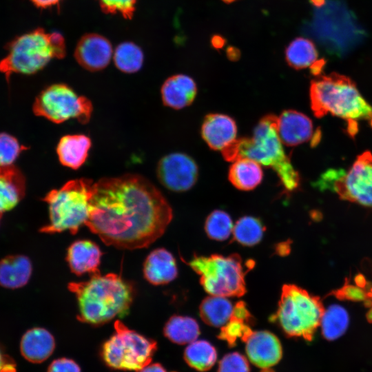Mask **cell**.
<instances>
[{
	"label": "cell",
	"instance_id": "obj_1",
	"mask_svg": "<svg viewBox=\"0 0 372 372\" xmlns=\"http://www.w3.org/2000/svg\"><path fill=\"white\" fill-rule=\"evenodd\" d=\"M172 216L167 200L152 183L127 174L94 183L85 225L106 245L132 250L147 247L159 238Z\"/></svg>",
	"mask_w": 372,
	"mask_h": 372
},
{
	"label": "cell",
	"instance_id": "obj_2",
	"mask_svg": "<svg viewBox=\"0 0 372 372\" xmlns=\"http://www.w3.org/2000/svg\"><path fill=\"white\" fill-rule=\"evenodd\" d=\"M68 287L77 300V319L94 326L127 315L134 295L132 284L114 273H97L87 281L70 282Z\"/></svg>",
	"mask_w": 372,
	"mask_h": 372
},
{
	"label": "cell",
	"instance_id": "obj_3",
	"mask_svg": "<svg viewBox=\"0 0 372 372\" xmlns=\"http://www.w3.org/2000/svg\"><path fill=\"white\" fill-rule=\"evenodd\" d=\"M277 122L278 117L273 114L263 116L251 138H236L221 152L226 161L234 162L248 158L273 169L285 190L293 192L300 185V175L284 150L277 131Z\"/></svg>",
	"mask_w": 372,
	"mask_h": 372
},
{
	"label": "cell",
	"instance_id": "obj_4",
	"mask_svg": "<svg viewBox=\"0 0 372 372\" xmlns=\"http://www.w3.org/2000/svg\"><path fill=\"white\" fill-rule=\"evenodd\" d=\"M311 108L317 118L328 113L344 119L353 137L358 121H366L372 127V105L360 93L351 78L336 72L320 74L311 81Z\"/></svg>",
	"mask_w": 372,
	"mask_h": 372
},
{
	"label": "cell",
	"instance_id": "obj_5",
	"mask_svg": "<svg viewBox=\"0 0 372 372\" xmlns=\"http://www.w3.org/2000/svg\"><path fill=\"white\" fill-rule=\"evenodd\" d=\"M94 190V183L81 178L49 192L42 200L48 205L50 221L39 231L52 234L69 231L76 234L89 218Z\"/></svg>",
	"mask_w": 372,
	"mask_h": 372
},
{
	"label": "cell",
	"instance_id": "obj_6",
	"mask_svg": "<svg viewBox=\"0 0 372 372\" xmlns=\"http://www.w3.org/2000/svg\"><path fill=\"white\" fill-rule=\"evenodd\" d=\"M66 54L63 37L38 28L14 40L8 55L0 62V72L9 83L13 73L32 74L43 69L52 59H63Z\"/></svg>",
	"mask_w": 372,
	"mask_h": 372
},
{
	"label": "cell",
	"instance_id": "obj_7",
	"mask_svg": "<svg viewBox=\"0 0 372 372\" xmlns=\"http://www.w3.org/2000/svg\"><path fill=\"white\" fill-rule=\"evenodd\" d=\"M200 276V282L211 296L240 297L246 293L245 275L254 265L252 261L244 264L236 254L225 256L195 255L188 262Z\"/></svg>",
	"mask_w": 372,
	"mask_h": 372
},
{
	"label": "cell",
	"instance_id": "obj_8",
	"mask_svg": "<svg viewBox=\"0 0 372 372\" xmlns=\"http://www.w3.org/2000/svg\"><path fill=\"white\" fill-rule=\"evenodd\" d=\"M324 307L318 298L295 285H285L276 312L272 316L289 336L311 340L320 326Z\"/></svg>",
	"mask_w": 372,
	"mask_h": 372
},
{
	"label": "cell",
	"instance_id": "obj_9",
	"mask_svg": "<svg viewBox=\"0 0 372 372\" xmlns=\"http://www.w3.org/2000/svg\"><path fill=\"white\" fill-rule=\"evenodd\" d=\"M114 329L101 351L110 367L138 371L151 363L157 348L156 341L129 329L120 320L114 322Z\"/></svg>",
	"mask_w": 372,
	"mask_h": 372
},
{
	"label": "cell",
	"instance_id": "obj_10",
	"mask_svg": "<svg viewBox=\"0 0 372 372\" xmlns=\"http://www.w3.org/2000/svg\"><path fill=\"white\" fill-rule=\"evenodd\" d=\"M318 185L329 189L340 198L372 207V153L360 154L347 169H331L324 172Z\"/></svg>",
	"mask_w": 372,
	"mask_h": 372
},
{
	"label": "cell",
	"instance_id": "obj_11",
	"mask_svg": "<svg viewBox=\"0 0 372 372\" xmlns=\"http://www.w3.org/2000/svg\"><path fill=\"white\" fill-rule=\"evenodd\" d=\"M32 110L35 115L61 123L71 118L85 124L93 110L91 101L79 95L72 87L56 83L43 90L36 97Z\"/></svg>",
	"mask_w": 372,
	"mask_h": 372
},
{
	"label": "cell",
	"instance_id": "obj_12",
	"mask_svg": "<svg viewBox=\"0 0 372 372\" xmlns=\"http://www.w3.org/2000/svg\"><path fill=\"white\" fill-rule=\"evenodd\" d=\"M159 182L167 189L183 192L191 189L198 177L194 160L186 154L176 152L163 156L156 169Z\"/></svg>",
	"mask_w": 372,
	"mask_h": 372
},
{
	"label": "cell",
	"instance_id": "obj_13",
	"mask_svg": "<svg viewBox=\"0 0 372 372\" xmlns=\"http://www.w3.org/2000/svg\"><path fill=\"white\" fill-rule=\"evenodd\" d=\"M277 131L282 143L287 146H296L311 141L317 145L321 137L319 130L314 132L311 120L296 110L283 111L278 117Z\"/></svg>",
	"mask_w": 372,
	"mask_h": 372
},
{
	"label": "cell",
	"instance_id": "obj_14",
	"mask_svg": "<svg viewBox=\"0 0 372 372\" xmlns=\"http://www.w3.org/2000/svg\"><path fill=\"white\" fill-rule=\"evenodd\" d=\"M113 50L111 43L103 36L89 33L83 35L77 43L74 57L78 63L91 72L106 68L110 62Z\"/></svg>",
	"mask_w": 372,
	"mask_h": 372
},
{
	"label": "cell",
	"instance_id": "obj_15",
	"mask_svg": "<svg viewBox=\"0 0 372 372\" xmlns=\"http://www.w3.org/2000/svg\"><path fill=\"white\" fill-rule=\"evenodd\" d=\"M245 342L249 360L260 368L271 367L282 358V350L280 340L269 331H253Z\"/></svg>",
	"mask_w": 372,
	"mask_h": 372
},
{
	"label": "cell",
	"instance_id": "obj_16",
	"mask_svg": "<svg viewBox=\"0 0 372 372\" xmlns=\"http://www.w3.org/2000/svg\"><path fill=\"white\" fill-rule=\"evenodd\" d=\"M237 126L230 116L218 113L207 114L203 122L201 135L207 145L214 150H223L236 137Z\"/></svg>",
	"mask_w": 372,
	"mask_h": 372
},
{
	"label": "cell",
	"instance_id": "obj_17",
	"mask_svg": "<svg viewBox=\"0 0 372 372\" xmlns=\"http://www.w3.org/2000/svg\"><path fill=\"white\" fill-rule=\"evenodd\" d=\"M103 252L99 246L89 240H78L68 249L66 260L71 271L80 276L100 273L99 267Z\"/></svg>",
	"mask_w": 372,
	"mask_h": 372
},
{
	"label": "cell",
	"instance_id": "obj_18",
	"mask_svg": "<svg viewBox=\"0 0 372 372\" xmlns=\"http://www.w3.org/2000/svg\"><path fill=\"white\" fill-rule=\"evenodd\" d=\"M143 275L145 280L154 285H165L173 281L178 276L174 257L164 248L153 250L144 262Z\"/></svg>",
	"mask_w": 372,
	"mask_h": 372
},
{
	"label": "cell",
	"instance_id": "obj_19",
	"mask_svg": "<svg viewBox=\"0 0 372 372\" xmlns=\"http://www.w3.org/2000/svg\"><path fill=\"white\" fill-rule=\"evenodd\" d=\"M196 93L195 81L189 76L181 74L167 79L161 89L163 104L175 110H180L192 104Z\"/></svg>",
	"mask_w": 372,
	"mask_h": 372
},
{
	"label": "cell",
	"instance_id": "obj_20",
	"mask_svg": "<svg viewBox=\"0 0 372 372\" xmlns=\"http://www.w3.org/2000/svg\"><path fill=\"white\" fill-rule=\"evenodd\" d=\"M25 178L15 166H0V214L15 207L25 194Z\"/></svg>",
	"mask_w": 372,
	"mask_h": 372
},
{
	"label": "cell",
	"instance_id": "obj_21",
	"mask_svg": "<svg viewBox=\"0 0 372 372\" xmlns=\"http://www.w3.org/2000/svg\"><path fill=\"white\" fill-rule=\"evenodd\" d=\"M55 341L45 329L34 327L28 330L20 342V351L25 359L32 363H41L53 353Z\"/></svg>",
	"mask_w": 372,
	"mask_h": 372
},
{
	"label": "cell",
	"instance_id": "obj_22",
	"mask_svg": "<svg viewBox=\"0 0 372 372\" xmlns=\"http://www.w3.org/2000/svg\"><path fill=\"white\" fill-rule=\"evenodd\" d=\"M32 272L30 258L24 255H9L0 260V286L11 289L21 288L29 281Z\"/></svg>",
	"mask_w": 372,
	"mask_h": 372
},
{
	"label": "cell",
	"instance_id": "obj_23",
	"mask_svg": "<svg viewBox=\"0 0 372 372\" xmlns=\"http://www.w3.org/2000/svg\"><path fill=\"white\" fill-rule=\"evenodd\" d=\"M92 141L85 134H68L63 136L56 147L60 163L67 167L77 169L85 162Z\"/></svg>",
	"mask_w": 372,
	"mask_h": 372
},
{
	"label": "cell",
	"instance_id": "obj_24",
	"mask_svg": "<svg viewBox=\"0 0 372 372\" xmlns=\"http://www.w3.org/2000/svg\"><path fill=\"white\" fill-rule=\"evenodd\" d=\"M228 176L235 187L249 191L261 183L263 173L258 163L251 158H242L234 161L229 168Z\"/></svg>",
	"mask_w": 372,
	"mask_h": 372
},
{
	"label": "cell",
	"instance_id": "obj_25",
	"mask_svg": "<svg viewBox=\"0 0 372 372\" xmlns=\"http://www.w3.org/2000/svg\"><path fill=\"white\" fill-rule=\"evenodd\" d=\"M233 309L227 297L211 296L202 301L199 313L202 320L208 325L222 327L230 320Z\"/></svg>",
	"mask_w": 372,
	"mask_h": 372
},
{
	"label": "cell",
	"instance_id": "obj_26",
	"mask_svg": "<svg viewBox=\"0 0 372 372\" xmlns=\"http://www.w3.org/2000/svg\"><path fill=\"white\" fill-rule=\"evenodd\" d=\"M163 333L172 342L185 344L196 340L200 334V329L194 318L174 315L165 323Z\"/></svg>",
	"mask_w": 372,
	"mask_h": 372
},
{
	"label": "cell",
	"instance_id": "obj_27",
	"mask_svg": "<svg viewBox=\"0 0 372 372\" xmlns=\"http://www.w3.org/2000/svg\"><path fill=\"white\" fill-rule=\"evenodd\" d=\"M318 56L314 43L302 37L293 40L285 51L288 65L296 70L311 68L318 61Z\"/></svg>",
	"mask_w": 372,
	"mask_h": 372
},
{
	"label": "cell",
	"instance_id": "obj_28",
	"mask_svg": "<svg viewBox=\"0 0 372 372\" xmlns=\"http://www.w3.org/2000/svg\"><path fill=\"white\" fill-rule=\"evenodd\" d=\"M349 322L347 310L338 304H332L324 309L320 324L323 336L329 340L338 338L344 334Z\"/></svg>",
	"mask_w": 372,
	"mask_h": 372
},
{
	"label": "cell",
	"instance_id": "obj_29",
	"mask_svg": "<svg viewBox=\"0 0 372 372\" xmlns=\"http://www.w3.org/2000/svg\"><path fill=\"white\" fill-rule=\"evenodd\" d=\"M184 358L191 367L204 371L214 366L217 359V353L209 342L194 340L185 349Z\"/></svg>",
	"mask_w": 372,
	"mask_h": 372
},
{
	"label": "cell",
	"instance_id": "obj_30",
	"mask_svg": "<svg viewBox=\"0 0 372 372\" xmlns=\"http://www.w3.org/2000/svg\"><path fill=\"white\" fill-rule=\"evenodd\" d=\"M113 54L116 67L123 72H136L143 65V52L141 48L134 43L123 42L119 44Z\"/></svg>",
	"mask_w": 372,
	"mask_h": 372
},
{
	"label": "cell",
	"instance_id": "obj_31",
	"mask_svg": "<svg viewBox=\"0 0 372 372\" xmlns=\"http://www.w3.org/2000/svg\"><path fill=\"white\" fill-rule=\"evenodd\" d=\"M265 228L256 218L244 216L236 223L233 228L234 238L245 246H253L258 243L263 236Z\"/></svg>",
	"mask_w": 372,
	"mask_h": 372
},
{
	"label": "cell",
	"instance_id": "obj_32",
	"mask_svg": "<svg viewBox=\"0 0 372 372\" xmlns=\"http://www.w3.org/2000/svg\"><path fill=\"white\" fill-rule=\"evenodd\" d=\"M233 223L230 216L224 211H213L207 218L205 229L210 238L223 241L227 239L233 231Z\"/></svg>",
	"mask_w": 372,
	"mask_h": 372
},
{
	"label": "cell",
	"instance_id": "obj_33",
	"mask_svg": "<svg viewBox=\"0 0 372 372\" xmlns=\"http://www.w3.org/2000/svg\"><path fill=\"white\" fill-rule=\"evenodd\" d=\"M27 147L13 136L0 133V166L12 165L19 154Z\"/></svg>",
	"mask_w": 372,
	"mask_h": 372
},
{
	"label": "cell",
	"instance_id": "obj_34",
	"mask_svg": "<svg viewBox=\"0 0 372 372\" xmlns=\"http://www.w3.org/2000/svg\"><path fill=\"white\" fill-rule=\"evenodd\" d=\"M248 322L231 316L229 322L221 327L218 337L234 345L238 338L246 341L253 332Z\"/></svg>",
	"mask_w": 372,
	"mask_h": 372
},
{
	"label": "cell",
	"instance_id": "obj_35",
	"mask_svg": "<svg viewBox=\"0 0 372 372\" xmlns=\"http://www.w3.org/2000/svg\"><path fill=\"white\" fill-rule=\"evenodd\" d=\"M103 12L107 14H120L130 19L134 13L137 0H98Z\"/></svg>",
	"mask_w": 372,
	"mask_h": 372
},
{
	"label": "cell",
	"instance_id": "obj_36",
	"mask_svg": "<svg viewBox=\"0 0 372 372\" xmlns=\"http://www.w3.org/2000/svg\"><path fill=\"white\" fill-rule=\"evenodd\" d=\"M218 372H249V366L243 355L234 352L223 358L219 363Z\"/></svg>",
	"mask_w": 372,
	"mask_h": 372
},
{
	"label": "cell",
	"instance_id": "obj_37",
	"mask_svg": "<svg viewBox=\"0 0 372 372\" xmlns=\"http://www.w3.org/2000/svg\"><path fill=\"white\" fill-rule=\"evenodd\" d=\"M47 372H81V369L74 360L63 358L54 360Z\"/></svg>",
	"mask_w": 372,
	"mask_h": 372
},
{
	"label": "cell",
	"instance_id": "obj_38",
	"mask_svg": "<svg viewBox=\"0 0 372 372\" xmlns=\"http://www.w3.org/2000/svg\"><path fill=\"white\" fill-rule=\"evenodd\" d=\"M338 296L344 299L362 300L366 296L364 291L353 285H345L338 292Z\"/></svg>",
	"mask_w": 372,
	"mask_h": 372
},
{
	"label": "cell",
	"instance_id": "obj_39",
	"mask_svg": "<svg viewBox=\"0 0 372 372\" xmlns=\"http://www.w3.org/2000/svg\"><path fill=\"white\" fill-rule=\"evenodd\" d=\"M231 316L247 322L251 321V315L246 307L245 303L242 301H239L234 305Z\"/></svg>",
	"mask_w": 372,
	"mask_h": 372
},
{
	"label": "cell",
	"instance_id": "obj_40",
	"mask_svg": "<svg viewBox=\"0 0 372 372\" xmlns=\"http://www.w3.org/2000/svg\"><path fill=\"white\" fill-rule=\"evenodd\" d=\"M0 372H16L14 363L0 351Z\"/></svg>",
	"mask_w": 372,
	"mask_h": 372
},
{
	"label": "cell",
	"instance_id": "obj_41",
	"mask_svg": "<svg viewBox=\"0 0 372 372\" xmlns=\"http://www.w3.org/2000/svg\"><path fill=\"white\" fill-rule=\"evenodd\" d=\"M226 54L230 61H236L240 57V51L238 48L230 45L226 50Z\"/></svg>",
	"mask_w": 372,
	"mask_h": 372
},
{
	"label": "cell",
	"instance_id": "obj_42",
	"mask_svg": "<svg viewBox=\"0 0 372 372\" xmlns=\"http://www.w3.org/2000/svg\"><path fill=\"white\" fill-rule=\"evenodd\" d=\"M226 39L219 34H214L211 39V44L215 49L219 50L226 44Z\"/></svg>",
	"mask_w": 372,
	"mask_h": 372
},
{
	"label": "cell",
	"instance_id": "obj_43",
	"mask_svg": "<svg viewBox=\"0 0 372 372\" xmlns=\"http://www.w3.org/2000/svg\"><path fill=\"white\" fill-rule=\"evenodd\" d=\"M138 372H167L163 366L158 363L149 364Z\"/></svg>",
	"mask_w": 372,
	"mask_h": 372
},
{
	"label": "cell",
	"instance_id": "obj_44",
	"mask_svg": "<svg viewBox=\"0 0 372 372\" xmlns=\"http://www.w3.org/2000/svg\"><path fill=\"white\" fill-rule=\"evenodd\" d=\"M35 6L47 8L58 4L61 0H30Z\"/></svg>",
	"mask_w": 372,
	"mask_h": 372
},
{
	"label": "cell",
	"instance_id": "obj_45",
	"mask_svg": "<svg viewBox=\"0 0 372 372\" xmlns=\"http://www.w3.org/2000/svg\"><path fill=\"white\" fill-rule=\"evenodd\" d=\"M311 3L316 6H322L325 0H310Z\"/></svg>",
	"mask_w": 372,
	"mask_h": 372
},
{
	"label": "cell",
	"instance_id": "obj_46",
	"mask_svg": "<svg viewBox=\"0 0 372 372\" xmlns=\"http://www.w3.org/2000/svg\"><path fill=\"white\" fill-rule=\"evenodd\" d=\"M222 1L224 3L229 4V3H231L234 2V1H236V0H222Z\"/></svg>",
	"mask_w": 372,
	"mask_h": 372
},
{
	"label": "cell",
	"instance_id": "obj_47",
	"mask_svg": "<svg viewBox=\"0 0 372 372\" xmlns=\"http://www.w3.org/2000/svg\"><path fill=\"white\" fill-rule=\"evenodd\" d=\"M1 214H0V220H1Z\"/></svg>",
	"mask_w": 372,
	"mask_h": 372
}]
</instances>
